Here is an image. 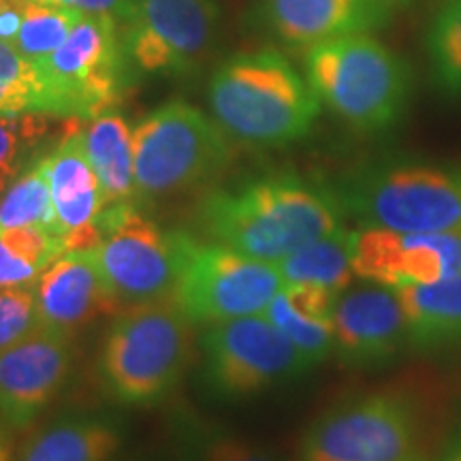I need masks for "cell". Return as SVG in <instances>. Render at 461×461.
<instances>
[{
  "instance_id": "cell-31",
  "label": "cell",
  "mask_w": 461,
  "mask_h": 461,
  "mask_svg": "<svg viewBox=\"0 0 461 461\" xmlns=\"http://www.w3.org/2000/svg\"><path fill=\"white\" fill-rule=\"evenodd\" d=\"M201 461H276L267 453L258 451L244 440L230 436H218L201 451Z\"/></svg>"
},
{
  "instance_id": "cell-2",
  "label": "cell",
  "mask_w": 461,
  "mask_h": 461,
  "mask_svg": "<svg viewBox=\"0 0 461 461\" xmlns=\"http://www.w3.org/2000/svg\"><path fill=\"white\" fill-rule=\"evenodd\" d=\"M212 113L235 141L255 148H285L302 141L316 122L321 101L280 51L230 56L207 86Z\"/></svg>"
},
{
  "instance_id": "cell-22",
  "label": "cell",
  "mask_w": 461,
  "mask_h": 461,
  "mask_svg": "<svg viewBox=\"0 0 461 461\" xmlns=\"http://www.w3.org/2000/svg\"><path fill=\"white\" fill-rule=\"evenodd\" d=\"M355 230L338 229L282 258L278 265L286 285H316L342 293L353 280Z\"/></svg>"
},
{
  "instance_id": "cell-5",
  "label": "cell",
  "mask_w": 461,
  "mask_h": 461,
  "mask_svg": "<svg viewBox=\"0 0 461 461\" xmlns=\"http://www.w3.org/2000/svg\"><path fill=\"white\" fill-rule=\"evenodd\" d=\"M344 214L397 233H461V165L384 160L339 184Z\"/></svg>"
},
{
  "instance_id": "cell-23",
  "label": "cell",
  "mask_w": 461,
  "mask_h": 461,
  "mask_svg": "<svg viewBox=\"0 0 461 461\" xmlns=\"http://www.w3.org/2000/svg\"><path fill=\"white\" fill-rule=\"evenodd\" d=\"M17 227L45 229L62 238L43 154L9 184L0 199V229Z\"/></svg>"
},
{
  "instance_id": "cell-11",
  "label": "cell",
  "mask_w": 461,
  "mask_h": 461,
  "mask_svg": "<svg viewBox=\"0 0 461 461\" xmlns=\"http://www.w3.org/2000/svg\"><path fill=\"white\" fill-rule=\"evenodd\" d=\"M201 350L205 383L222 397L261 393L310 370L265 312L214 322L201 338Z\"/></svg>"
},
{
  "instance_id": "cell-19",
  "label": "cell",
  "mask_w": 461,
  "mask_h": 461,
  "mask_svg": "<svg viewBox=\"0 0 461 461\" xmlns=\"http://www.w3.org/2000/svg\"><path fill=\"white\" fill-rule=\"evenodd\" d=\"M393 291L406 314L411 348L434 353L461 346V276Z\"/></svg>"
},
{
  "instance_id": "cell-34",
  "label": "cell",
  "mask_w": 461,
  "mask_h": 461,
  "mask_svg": "<svg viewBox=\"0 0 461 461\" xmlns=\"http://www.w3.org/2000/svg\"><path fill=\"white\" fill-rule=\"evenodd\" d=\"M436 461H461V431L445 447V451L438 455Z\"/></svg>"
},
{
  "instance_id": "cell-20",
  "label": "cell",
  "mask_w": 461,
  "mask_h": 461,
  "mask_svg": "<svg viewBox=\"0 0 461 461\" xmlns=\"http://www.w3.org/2000/svg\"><path fill=\"white\" fill-rule=\"evenodd\" d=\"M84 140L92 169L101 182L105 207L140 203L135 184L132 131L122 115L107 112L90 120V124L84 129Z\"/></svg>"
},
{
  "instance_id": "cell-35",
  "label": "cell",
  "mask_w": 461,
  "mask_h": 461,
  "mask_svg": "<svg viewBox=\"0 0 461 461\" xmlns=\"http://www.w3.org/2000/svg\"><path fill=\"white\" fill-rule=\"evenodd\" d=\"M14 180H15V177H11V176H9V173H3V171H0V199H3L5 190H7V188H9V184H11V182H14Z\"/></svg>"
},
{
  "instance_id": "cell-32",
  "label": "cell",
  "mask_w": 461,
  "mask_h": 461,
  "mask_svg": "<svg viewBox=\"0 0 461 461\" xmlns=\"http://www.w3.org/2000/svg\"><path fill=\"white\" fill-rule=\"evenodd\" d=\"M39 3L75 9L84 15L112 17L120 26L129 20L132 7H135V0H39Z\"/></svg>"
},
{
  "instance_id": "cell-9",
  "label": "cell",
  "mask_w": 461,
  "mask_h": 461,
  "mask_svg": "<svg viewBox=\"0 0 461 461\" xmlns=\"http://www.w3.org/2000/svg\"><path fill=\"white\" fill-rule=\"evenodd\" d=\"M299 461H419L417 411L391 391L346 400L305 429Z\"/></svg>"
},
{
  "instance_id": "cell-17",
  "label": "cell",
  "mask_w": 461,
  "mask_h": 461,
  "mask_svg": "<svg viewBox=\"0 0 461 461\" xmlns=\"http://www.w3.org/2000/svg\"><path fill=\"white\" fill-rule=\"evenodd\" d=\"M387 15L389 7L383 0H261V20L267 31L295 48L367 32Z\"/></svg>"
},
{
  "instance_id": "cell-26",
  "label": "cell",
  "mask_w": 461,
  "mask_h": 461,
  "mask_svg": "<svg viewBox=\"0 0 461 461\" xmlns=\"http://www.w3.org/2000/svg\"><path fill=\"white\" fill-rule=\"evenodd\" d=\"M82 15L79 11L56 7V5H24V17L14 45L28 60H43L67 41Z\"/></svg>"
},
{
  "instance_id": "cell-33",
  "label": "cell",
  "mask_w": 461,
  "mask_h": 461,
  "mask_svg": "<svg viewBox=\"0 0 461 461\" xmlns=\"http://www.w3.org/2000/svg\"><path fill=\"white\" fill-rule=\"evenodd\" d=\"M22 17H24V5H17L15 0H0V41L15 43Z\"/></svg>"
},
{
  "instance_id": "cell-4",
  "label": "cell",
  "mask_w": 461,
  "mask_h": 461,
  "mask_svg": "<svg viewBox=\"0 0 461 461\" xmlns=\"http://www.w3.org/2000/svg\"><path fill=\"white\" fill-rule=\"evenodd\" d=\"M193 357V321L173 297L129 305L109 327L99 376L112 400L149 406L176 389Z\"/></svg>"
},
{
  "instance_id": "cell-21",
  "label": "cell",
  "mask_w": 461,
  "mask_h": 461,
  "mask_svg": "<svg viewBox=\"0 0 461 461\" xmlns=\"http://www.w3.org/2000/svg\"><path fill=\"white\" fill-rule=\"evenodd\" d=\"M120 442L122 434L112 420L65 419L28 438L17 461H109Z\"/></svg>"
},
{
  "instance_id": "cell-8",
  "label": "cell",
  "mask_w": 461,
  "mask_h": 461,
  "mask_svg": "<svg viewBox=\"0 0 461 461\" xmlns=\"http://www.w3.org/2000/svg\"><path fill=\"white\" fill-rule=\"evenodd\" d=\"M96 224L99 244L88 255L115 302L129 308L173 295L193 235L163 229L141 203L105 207Z\"/></svg>"
},
{
  "instance_id": "cell-18",
  "label": "cell",
  "mask_w": 461,
  "mask_h": 461,
  "mask_svg": "<svg viewBox=\"0 0 461 461\" xmlns=\"http://www.w3.org/2000/svg\"><path fill=\"white\" fill-rule=\"evenodd\" d=\"M79 124L82 120H68L60 140L43 152L62 240L92 227L105 207L101 182L90 165Z\"/></svg>"
},
{
  "instance_id": "cell-37",
  "label": "cell",
  "mask_w": 461,
  "mask_h": 461,
  "mask_svg": "<svg viewBox=\"0 0 461 461\" xmlns=\"http://www.w3.org/2000/svg\"><path fill=\"white\" fill-rule=\"evenodd\" d=\"M17 5H31V3H39V0H15Z\"/></svg>"
},
{
  "instance_id": "cell-36",
  "label": "cell",
  "mask_w": 461,
  "mask_h": 461,
  "mask_svg": "<svg viewBox=\"0 0 461 461\" xmlns=\"http://www.w3.org/2000/svg\"><path fill=\"white\" fill-rule=\"evenodd\" d=\"M383 3L391 9V7H395V5H403V3H406V0H383Z\"/></svg>"
},
{
  "instance_id": "cell-7",
  "label": "cell",
  "mask_w": 461,
  "mask_h": 461,
  "mask_svg": "<svg viewBox=\"0 0 461 461\" xmlns=\"http://www.w3.org/2000/svg\"><path fill=\"white\" fill-rule=\"evenodd\" d=\"M45 88L48 113L95 120L113 112L129 92L137 67L112 17L82 15L54 54L34 62Z\"/></svg>"
},
{
  "instance_id": "cell-24",
  "label": "cell",
  "mask_w": 461,
  "mask_h": 461,
  "mask_svg": "<svg viewBox=\"0 0 461 461\" xmlns=\"http://www.w3.org/2000/svg\"><path fill=\"white\" fill-rule=\"evenodd\" d=\"M431 73L445 95L461 99V0H440L429 24Z\"/></svg>"
},
{
  "instance_id": "cell-3",
  "label": "cell",
  "mask_w": 461,
  "mask_h": 461,
  "mask_svg": "<svg viewBox=\"0 0 461 461\" xmlns=\"http://www.w3.org/2000/svg\"><path fill=\"white\" fill-rule=\"evenodd\" d=\"M305 77L321 105L363 132L387 131L400 122L412 90L406 62L367 32L310 45Z\"/></svg>"
},
{
  "instance_id": "cell-15",
  "label": "cell",
  "mask_w": 461,
  "mask_h": 461,
  "mask_svg": "<svg viewBox=\"0 0 461 461\" xmlns=\"http://www.w3.org/2000/svg\"><path fill=\"white\" fill-rule=\"evenodd\" d=\"M333 353L344 366L376 367L411 348L408 321L393 288L342 291L333 308Z\"/></svg>"
},
{
  "instance_id": "cell-10",
  "label": "cell",
  "mask_w": 461,
  "mask_h": 461,
  "mask_svg": "<svg viewBox=\"0 0 461 461\" xmlns=\"http://www.w3.org/2000/svg\"><path fill=\"white\" fill-rule=\"evenodd\" d=\"M285 286L276 263L193 238L171 297L193 322L214 325L263 314Z\"/></svg>"
},
{
  "instance_id": "cell-25",
  "label": "cell",
  "mask_w": 461,
  "mask_h": 461,
  "mask_svg": "<svg viewBox=\"0 0 461 461\" xmlns=\"http://www.w3.org/2000/svg\"><path fill=\"white\" fill-rule=\"evenodd\" d=\"M58 115L28 112L0 115V171L17 177L50 141Z\"/></svg>"
},
{
  "instance_id": "cell-16",
  "label": "cell",
  "mask_w": 461,
  "mask_h": 461,
  "mask_svg": "<svg viewBox=\"0 0 461 461\" xmlns=\"http://www.w3.org/2000/svg\"><path fill=\"white\" fill-rule=\"evenodd\" d=\"M34 293L41 325L68 336L101 314H113L122 308L107 291L88 252L58 257L37 280Z\"/></svg>"
},
{
  "instance_id": "cell-1",
  "label": "cell",
  "mask_w": 461,
  "mask_h": 461,
  "mask_svg": "<svg viewBox=\"0 0 461 461\" xmlns=\"http://www.w3.org/2000/svg\"><path fill=\"white\" fill-rule=\"evenodd\" d=\"M197 214L214 244L267 263L342 229L346 216L338 190L295 171H267L212 190Z\"/></svg>"
},
{
  "instance_id": "cell-14",
  "label": "cell",
  "mask_w": 461,
  "mask_h": 461,
  "mask_svg": "<svg viewBox=\"0 0 461 461\" xmlns=\"http://www.w3.org/2000/svg\"><path fill=\"white\" fill-rule=\"evenodd\" d=\"M73 366L68 333L39 327L0 353V414L14 428H26L65 387Z\"/></svg>"
},
{
  "instance_id": "cell-13",
  "label": "cell",
  "mask_w": 461,
  "mask_h": 461,
  "mask_svg": "<svg viewBox=\"0 0 461 461\" xmlns=\"http://www.w3.org/2000/svg\"><path fill=\"white\" fill-rule=\"evenodd\" d=\"M353 272L374 285L400 288L461 276V233L355 230Z\"/></svg>"
},
{
  "instance_id": "cell-12",
  "label": "cell",
  "mask_w": 461,
  "mask_h": 461,
  "mask_svg": "<svg viewBox=\"0 0 461 461\" xmlns=\"http://www.w3.org/2000/svg\"><path fill=\"white\" fill-rule=\"evenodd\" d=\"M218 17L216 0H135L120 28L137 71L186 75L210 54Z\"/></svg>"
},
{
  "instance_id": "cell-30",
  "label": "cell",
  "mask_w": 461,
  "mask_h": 461,
  "mask_svg": "<svg viewBox=\"0 0 461 461\" xmlns=\"http://www.w3.org/2000/svg\"><path fill=\"white\" fill-rule=\"evenodd\" d=\"M45 269L9 246L0 235V291L17 286H32Z\"/></svg>"
},
{
  "instance_id": "cell-29",
  "label": "cell",
  "mask_w": 461,
  "mask_h": 461,
  "mask_svg": "<svg viewBox=\"0 0 461 461\" xmlns=\"http://www.w3.org/2000/svg\"><path fill=\"white\" fill-rule=\"evenodd\" d=\"M41 325L32 286L0 291V353L31 336Z\"/></svg>"
},
{
  "instance_id": "cell-27",
  "label": "cell",
  "mask_w": 461,
  "mask_h": 461,
  "mask_svg": "<svg viewBox=\"0 0 461 461\" xmlns=\"http://www.w3.org/2000/svg\"><path fill=\"white\" fill-rule=\"evenodd\" d=\"M28 112L48 113L41 77L15 45L0 41V115Z\"/></svg>"
},
{
  "instance_id": "cell-6",
  "label": "cell",
  "mask_w": 461,
  "mask_h": 461,
  "mask_svg": "<svg viewBox=\"0 0 461 461\" xmlns=\"http://www.w3.org/2000/svg\"><path fill=\"white\" fill-rule=\"evenodd\" d=\"M137 201L171 197L214 180L230 160L229 135L190 103L171 101L132 129Z\"/></svg>"
},
{
  "instance_id": "cell-28",
  "label": "cell",
  "mask_w": 461,
  "mask_h": 461,
  "mask_svg": "<svg viewBox=\"0 0 461 461\" xmlns=\"http://www.w3.org/2000/svg\"><path fill=\"white\" fill-rule=\"evenodd\" d=\"M265 314L291 339V344L295 346L310 367L333 353V322L299 314L297 310L291 308L282 291L267 305Z\"/></svg>"
}]
</instances>
